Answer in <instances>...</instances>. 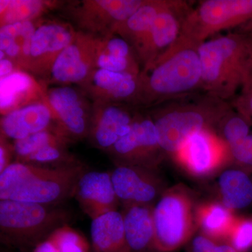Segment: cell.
I'll return each mask as SVG.
<instances>
[{"label": "cell", "instance_id": "cell-8", "mask_svg": "<svg viewBox=\"0 0 252 252\" xmlns=\"http://www.w3.org/2000/svg\"><path fill=\"white\" fill-rule=\"evenodd\" d=\"M99 42L100 39L90 32H77L53 64L51 79L60 84L86 82L96 67Z\"/></svg>", "mask_w": 252, "mask_h": 252}, {"label": "cell", "instance_id": "cell-1", "mask_svg": "<svg viewBox=\"0 0 252 252\" xmlns=\"http://www.w3.org/2000/svg\"><path fill=\"white\" fill-rule=\"evenodd\" d=\"M86 171L77 162L47 166L15 161L0 173V200L59 205L74 196Z\"/></svg>", "mask_w": 252, "mask_h": 252}, {"label": "cell", "instance_id": "cell-19", "mask_svg": "<svg viewBox=\"0 0 252 252\" xmlns=\"http://www.w3.org/2000/svg\"><path fill=\"white\" fill-rule=\"evenodd\" d=\"M84 83L91 94L104 99L121 100L138 94L139 79L128 72L96 69Z\"/></svg>", "mask_w": 252, "mask_h": 252}, {"label": "cell", "instance_id": "cell-31", "mask_svg": "<svg viewBox=\"0 0 252 252\" xmlns=\"http://www.w3.org/2000/svg\"><path fill=\"white\" fill-rule=\"evenodd\" d=\"M96 69L114 72H128L137 75L136 65L130 58H119L99 51L96 58Z\"/></svg>", "mask_w": 252, "mask_h": 252}, {"label": "cell", "instance_id": "cell-27", "mask_svg": "<svg viewBox=\"0 0 252 252\" xmlns=\"http://www.w3.org/2000/svg\"><path fill=\"white\" fill-rule=\"evenodd\" d=\"M67 139L58 132L50 129L32 134L26 138L15 140L13 144L14 153L18 162L24 161L25 159L38 150L49 144L66 142Z\"/></svg>", "mask_w": 252, "mask_h": 252}, {"label": "cell", "instance_id": "cell-7", "mask_svg": "<svg viewBox=\"0 0 252 252\" xmlns=\"http://www.w3.org/2000/svg\"><path fill=\"white\" fill-rule=\"evenodd\" d=\"M154 252H172L188 242L193 232L192 205L183 189L167 190L154 207Z\"/></svg>", "mask_w": 252, "mask_h": 252}, {"label": "cell", "instance_id": "cell-23", "mask_svg": "<svg viewBox=\"0 0 252 252\" xmlns=\"http://www.w3.org/2000/svg\"><path fill=\"white\" fill-rule=\"evenodd\" d=\"M36 30L32 21L5 25L0 29V51L6 58L24 67L31 50V40Z\"/></svg>", "mask_w": 252, "mask_h": 252}, {"label": "cell", "instance_id": "cell-24", "mask_svg": "<svg viewBox=\"0 0 252 252\" xmlns=\"http://www.w3.org/2000/svg\"><path fill=\"white\" fill-rule=\"evenodd\" d=\"M236 219L232 210L223 204H205L196 212L197 222L203 235L219 242H227Z\"/></svg>", "mask_w": 252, "mask_h": 252}, {"label": "cell", "instance_id": "cell-17", "mask_svg": "<svg viewBox=\"0 0 252 252\" xmlns=\"http://www.w3.org/2000/svg\"><path fill=\"white\" fill-rule=\"evenodd\" d=\"M52 114L46 104L36 102L27 104L4 114L1 119V134L18 140L32 134L49 129Z\"/></svg>", "mask_w": 252, "mask_h": 252}, {"label": "cell", "instance_id": "cell-29", "mask_svg": "<svg viewBox=\"0 0 252 252\" xmlns=\"http://www.w3.org/2000/svg\"><path fill=\"white\" fill-rule=\"evenodd\" d=\"M60 252H88L89 245L86 238L68 224L55 230L49 237Z\"/></svg>", "mask_w": 252, "mask_h": 252}, {"label": "cell", "instance_id": "cell-38", "mask_svg": "<svg viewBox=\"0 0 252 252\" xmlns=\"http://www.w3.org/2000/svg\"><path fill=\"white\" fill-rule=\"evenodd\" d=\"M34 252H60L59 249L49 238L36 245Z\"/></svg>", "mask_w": 252, "mask_h": 252}, {"label": "cell", "instance_id": "cell-26", "mask_svg": "<svg viewBox=\"0 0 252 252\" xmlns=\"http://www.w3.org/2000/svg\"><path fill=\"white\" fill-rule=\"evenodd\" d=\"M35 87L31 75L21 71H15L0 80V108L6 114L16 109L18 104L28 98Z\"/></svg>", "mask_w": 252, "mask_h": 252}, {"label": "cell", "instance_id": "cell-16", "mask_svg": "<svg viewBox=\"0 0 252 252\" xmlns=\"http://www.w3.org/2000/svg\"><path fill=\"white\" fill-rule=\"evenodd\" d=\"M48 102L57 116L58 132L66 139L85 136L89 130L84 104L75 89L68 86L54 88L48 93Z\"/></svg>", "mask_w": 252, "mask_h": 252}, {"label": "cell", "instance_id": "cell-35", "mask_svg": "<svg viewBox=\"0 0 252 252\" xmlns=\"http://www.w3.org/2000/svg\"><path fill=\"white\" fill-rule=\"evenodd\" d=\"M237 107L240 115L250 123L252 120V79L241 89Z\"/></svg>", "mask_w": 252, "mask_h": 252}, {"label": "cell", "instance_id": "cell-39", "mask_svg": "<svg viewBox=\"0 0 252 252\" xmlns=\"http://www.w3.org/2000/svg\"><path fill=\"white\" fill-rule=\"evenodd\" d=\"M9 4L10 0H1L0 1V14H2L5 10L7 9Z\"/></svg>", "mask_w": 252, "mask_h": 252}, {"label": "cell", "instance_id": "cell-13", "mask_svg": "<svg viewBox=\"0 0 252 252\" xmlns=\"http://www.w3.org/2000/svg\"><path fill=\"white\" fill-rule=\"evenodd\" d=\"M144 1L142 0L84 1L74 9V16L81 27L91 32L107 31L130 18Z\"/></svg>", "mask_w": 252, "mask_h": 252}, {"label": "cell", "instance_id": "cell-14", "mask_svg": "<svg viewBox=\"0 0 252 252\" xmlns=\"http://www.w3.org/2000/svg\"><path fill=\"white\" fill-rule=\"evenodd\" d=\"M74 196L92 220L117 210L120 204L111 172L86 171L78 181Z\"/></svg>", "mask_w": 252, "mask_h": 252}, {"label": "cell", "instance_id": "cell-22", "mask_svg": "<svg viewBox=\"0 0 252 252\" xmlns=\"http://www.w3.org/2000/svg\"><path fill=\"white\" fill-rule=\"evenodd\" d=\"M171 1H145L130 18L113 28L111 34L122 36L135 50L148 36L158 15Z\"/></svg>", "mask_w": 252, "mask_h": 252}, {"label": "cell", "instance_id": "cell-37", "mask_svg": "<svg viewBox=\"0 0 252 252\" xmlns=\"http://www.w3.org/2000/svg\"><path fill=\"white\" fill-rule=\"evenodd\" d=\"M14 63L11 60L5 58L0 60V76L1 79L7 77L14 72Z\"/></svg>", "mask_w": 252, "mask_h": 252}, {"label": "cell", "instance_id": "cell-11", "mask_svg": "<svg viewBox=\"0 0 252 252\" xmlns=\"http://www.w3.org/2000/svg\"><path fill=\"white\" fill-rule=\"evenodd\" d=\"M188 12L186 3L171 1L168 6L159 13L148 36L135 50L145 67L177 40L182 23Z\"/></svg>", "mask_w": 252, "mask_h": 252}, {"label": "cell", "instance_id": "cell-5", "mask_svg": "<svg viewBox=\"0 0 252 252\" xmlns=\"http://www.w3.org/2000/svg\"><path fill=\"white\" fill-rule=\"evenodd\" d=\"M227 109L222 99L210 94L200 103L162 112L154 122L160 149L167 153H177L190 137L209 130L214 123L223 119Z\"/></svg>", "mask_w": 252, "mask_h": 252}, {"label": "cell", "instance_id": "cell-40", "mask_svg": "<svg viewBox=\"0 0 252 252\" xmlns=\"http://www.w3.org/2000/svg\"><path fill=\"white\" fill-rule=\"evenodd\" d=\"M250 26H251V28H250V29H251L252 31L250 32V33H249V34H250V35L251 36V37L252 38V24H250Z\"/></svg>", "mask_w": 252, "mask_h": 252}, {"label": "cell", "instance_id": "cell-28", "mask_svg": "<svg viewBox=\"0 0 252 252\" xmlns=\"http://www.w3.org/2000/svg\"><path fill=\"white\" fill-rule=\"evenodd\" d=\"M46 4L38 0H11L7 9L1 14V26L32 21L46 9Z\"/></svg>", "mask_w": 252, "mask_h": 252}, {"label": "cell", "instance_id": "cell-34", "mask_svg": "<svg viewBox=\"0 0 252 252\" xmlns=\"http://www.w3.org/2000/svg\"><path fill=\"white\" fill-rule=\"evenodd\" d=\"M232 157L239 163L245 166L252 167V135L229 146Z\"/></svg>", "mask_w": 252, "mask_h": 252}, {"label": "cell", "instance_id": "cell-6", "mask_svg": "<svg viewBox=\"0 0 252 252\" xmlns=\"http://www.w3.org/2000/svg\"><path fill=\"white\" fill-rule=\"evenodd\" d=\"M252 23V0H206L186 15L180 35L198 44L219 32Z\"/></svg>", "mask_w": 252, "mask_h": 252}, {"label": "cell", "instance_id": "cell-4", "mask_svg": "<svg viewBox=\"0 0 252 252\" xmlns=\"http://www.w3.org/2000/svg\"><path fill=\"white\" fill-rule=\"evenodd\" d=\"M69 220V212L58 205L0 200V237L12 246L36 247Z\"/></svg>", "mask_w": 252, "mask_h": 252}, {"label": "cell", "instance_id": "cell-9", "mask_svg": "<svg viewBox=\"0 0 252 252\" xmlns=\"http://www.w3.org/2000/svg\"><path fill=\"white\" fill-rule=\"evenodd\" d=\"M76 35L77 32L72 28L64 23H47L37 26L23 68L36 75L49 74L56 60Z\"/></svg>", "mask_w": 252, "mask_h": 252}, {"label": "cell", "instance_id": "cell-36", "mask_svg": "<svg viewBox=\"0 0 252 252\" xmlns=\"http://www.w3.org/2000/svg\"><path fill=\"white\" fill-rule=\"evenodd\" d=\"M5 136L1 135V145H0V173L12 163L11 162V155L14 152L13 145H9L5 140Z\"/></svg>", "mask_w": 252, "mask_h": 252}, {"label": "cell", "instance_id": "cell-2", "mask_svg": "<svg viewBox=\"0 0 252 252\" xmlns=\"http://www.w3.org/2000/svg\"><path fill=\"white\" fill-rule=\"evenodd\" d=\"M201 83L210 95L233 97L252 79V38L232 33L204 41L198 48Z\"/></svg>", "mask_w": 252, "mask_h": 252}, {"label": "cell", "instance_id": "cell-32", "mask_svg": "<svg viewBox=\"0 0 252 252\" xmlns=\"http://www.w3.org/2000/svg\"><path fill=\"white\" fill-rule=\"evenodd\" d=\"M222 133L229 147L250 135V123L243 116H233L224 123Z\"/></svg>", "mask_w": 252, "mask_h": 252}, {"label": "cell", "instance_id": "cell-21", "mask_svg": "<svg viewBox=\"0 0 252 252\" xmlns=\"http://www.w3.org/2000/svg\"><path fill=\"white\" fill-rule=\"evenodd\" d=\"M132 123L130 115L124 109L109 106L96 117L91 127V137L99 148L109 151L121 137L130 132Z\"/></svg>", "mask_w": 252, "mask_h": 252}, {"label": "cell", "instance_id": "cell-10", "mask_svg": "<svg viewBox=\"0 0 252 252\" xmlns=\"http://www.w3.org/2000/svg\"><path fill=\"white\" fill-rule=\"evenodd\" d=\"M160 149L154 122L143 119L132 122L130 132L121 137L109 152L118 164L154 169Z\"/></svg>", "mask_w": 252, "mask_h": 252}, {"label": "cell", "instance_id": "cell-18", "mask_svg": "<svg viewBox=\"0 0 252 252\" xmlns=\"http://www.w3.org/2000/svg\"><path fill=\"white\" fill-rule=\"evenodd\" d=\"M124 206L122 213L124 229L131 252L154 251V207L143 204Z\"/></svg>", "mask_w": 252, "mask_h": 252}, {"label": "cell", "instance_id": "cell-3", "mask_svg": "<svg viewBox=\"0 0 252 252\" xmlns=\"http://www.w3.org/2000/svg\"><path fill=\"white\" fill-rule=\"evenodd\" d=\"M197 44L182 36L153 63L139 79L138 93L147 98H165L193 90L201 83V65Z\"/></svg>", "mask_w": 252, "mask_h": 252}, {"label": "cell", "instance_id": "cell-33", "mask_svg": "<svg viewBox=\"0 0 252 252\" xmlns=\"http://www.w3.org/2000/svg\"><path fill=\"white\" fill-rule=\"evenodd\" d=\"M191 250L192 252H239L227 242L216 241L204 235L194 238Z\"/></svg>", "mask_w": 252, "mask_h": 252}, {"label": "cell", "instance_id": "cell-30", "mask_svg": "<svg viewBox=\"0 0 252 252\" xmlns=\"http://www.w3.org/2000/svg\"><path fill=\"white\" fill-rule=\"evenodd\" d=\"M227 243L239 252H246L252 248V220L236 219Z\"/></svg>", "mask_w": 252, "mask_h": 252}, {"label": "cell", "instance_id": "cell-15", "mask_svg": "<svg viewBox=\"0 0 252 252\" xmlns=\"http://www.w3.org/2000/svg\"><path fill=\"white\" fill-rule=\"evenodd\" d=\"M176 154L184 168L198 177L211 175L225 160L223 144L209 130L202 131L190 137Z\"/></svg>", "mask_w": 252, "mask_h": 252}, {"label": "cell", "instance_id": "cell-20", "mask_svg": "<svg viewBox=\"0 0 252 252\" xmlns=\"http://www.w3.org/2000/svg\"><path fill=\"white\" fill-rule=\"evenodd\" d=\"M91 235L94 252H131L126 240L122 213L118 210L93 220Z\"/></svg>", "mask_w": 252, "mask_h": 252}, {"label": "cell", "instance_id": "cell-25", "mask_svg": "<svg viewBox=\"0 0 252 252\" xmlns=\"http://www.w3.org/2000/svg\"><path fill=\"white\" fill-rule=\"evenodd\" d=\"M222 204L229 210H240L252 203V182L245 172L228 170L219 180Z\"/></svg>", "mask_w": 252, "mask_h": 252}, {"label": "cell", "instance_id": "cell-12", "mask_svg": "<svg viewBox=\"0 0 252 252\" xmlns=\"http://www.w3.org/2000/svg\"><path fill=\"white\" fill-rule=\"evenodd\" d=\"M154 169L117 164L112 174L114 190L120 203L152 205L161 191V183Z\"/></svg>", "mask_w": 252, "mask_h": 252}]
</instances>
